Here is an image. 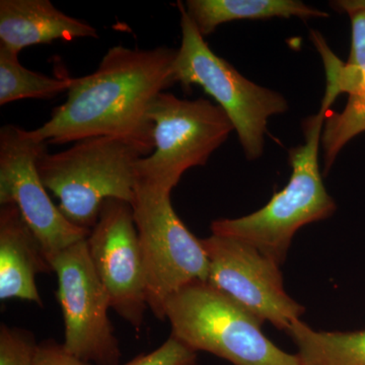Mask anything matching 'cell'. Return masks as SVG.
Instances as JSON below:
<instances>
[{"label":"cell","mask_w":365,"mask_h":365,"mask_svg":"<svg viewBox=\"0 0 365 365\" xmlns=\"http://www.w3.org/2000/svg\"><path fill=\"white\" fill-rule=\"evenodd\" d=\"M197 352L175 336L157 349L140 354L124 365H196Z\"/></svg>","instance_id":"cell-18"},{"label":"cell","mask_w":365,"mask_h":365,"mask_svg":"<svg viewBox=\"0 0 365 365\" xmlns=\"http://www.w3.org/2000/svg\"><path fill=\"white\" fill-rule=\"evenodd\" d=\"M184 6L203 37L230 21L329 16L299 0H188Z\"/></svg>","instance_id":"cell-14"},{"label":"cell","mask_w":365,"mask_h":365,"mask_svg":"<svg viewBox=\"0 0 365 365\" xmlns=\"http://www.w3.org/2000/svg\"><path fill=\"white\" fill-rule=\"evenodd\" d=\"M88 247L111 309L140 330L148 307V287L131 204L106 200L88 237Z\"/></svg>","instance_id":"cell-11"},{"label":"cell","mask_w":365,"mask_h":365,"mask_svg":"<svg viewBox=\"0 0 365 365\" xmlns=\"http://www.w3.org/2000/svg\"><path fill=\"white\" fill-rule=\"evenodd\" d=\"M341 93H348V105L365 125V71L348 67L338 78Z\"/></svg>","instance_id":"cell-19"},{"label":"cell","mask_w":365,"mask_h":365,"mask_svg":"<svg viewBox=\"0 0 365 365\" xmlns=\"http://www.w3.org/2000/svg\"><path fill=\"white\" fill-rule=\"evenodd\" d=\"M330 6L336 11L350 14L354 11H365V0H339L330 2Z\"/></svg>","instance_id":"cell-22"},{"label":"cell","mask_w":365,"mask_h":365,"mask_svg":"<svg viewBox=\"0 0 365 365\" xmlns=\"http://www.w3.org/2000/svg\"><path fill=\"white\" fill-rule=\"evenodd\" d=\"M53 268L42 246L13 204L0 208V299H21L43 307L38 274Z\"/></svg>","instance_id":"cell-12"},{"label":"cell","mask_w":365,"mask_h":365,"mask_svg":"<svg viewBox=\"0 0 365 365\" xmlns=\"http://www.w3.org/2000/svg\"><path fill=\"white\" fill-rule=\"evenodd\" d=\"M352 25L351 51L347 64L357 71H365V11L350 14Z\"/></svg>","instance_id":"cell-21"},{"label":"cell","mask_w":365,"mask_h":365,"mask_svg":"<svg viewBox=\"0 0 365 365\" xmlns=\"http://www.w3.org/2000/svg\"><path fill=\"white\" fill-rule=\"evenodd\" d=\"M74 78H52L26 68L19 54L0 45V106L24 98L49 100L71 90Z\"/></svg>","instance_id":"cell-16"},{"label":"cell","mask_w":365,"mask_h":365,"mask_svg":"<svg viewBox=\"0 0 365 365\" xmlns=\"http://www.w3.org/2000/svg\"><path fill=\"white\" fill-rule=\"evenodd\" d=\"M37 345L30 331L2 324L0 327V365H33Z\"/></svg>","instance_id":"cell-17"},{"label":"cell","mask_w":365,"mask_h":365,"mask_svg":"<svg viewBox=\"0 0 365 365\" xmlns=\"http://www.w3.org/2000/svg\"><path fill=\"white\" fill-rule=\"evenodd\" d=\"M83 38L97 39L96 28L62 13L49 0L0 1V45L16 54L31 46Z\"/></svg>","instance_id":"cell-13"},{"label":"cell","mask_w":365,"mask_h":365,"mask_svg":"<svg viewBox=\"0 0 365 365\" xmlns=\"http://www.w3.org/2000/svg\"><path fill=\"white\" fill-rule=\"evenodd\" d=\"M33 365H91L67 351L63 344L46 340L36 348Z\"/></svg>","instance_id":"cell-20"},{"label":"cell","mask_w":365,"mask_h":365,"mask_svg":"<svg viewBox=\"0 0 365 365\" xmlns=\"http://www.w3.org/2000/svg\"><path fill=\"white\" fill-rule=\"evenodd\" d=\"M48 143L16 125L0 129V204H13L52 262L91 230L72 225L48 195L38 170V160Z\"/></svg>","instance_id":"cell-8"},{"label":"cell","mask_w":365,"mask_h":365,"mask_svg":"<svg viewBox=\"0 0 365 365\" xmlns=\"http://www.w3.org/2000/svg\"><path fill=\"white\" fill-rule=\"evenodd\" d=\"M287 333L304 365H365V330L317 331L297 319Z\"/></svg>","instance_id":"cell-15"},{"label":"cell","mask_w":365,"mask_h":365,"mask_svg":"<svg viewBox=\"0 0 365 365\" xmlns=\"http://www.w3.org/2000/svg\"><path fill=\"white\" fill-rule=\"evenodd\" d=\"M181 16V46L173 66V79L185 88L201 86L225 112L250 160H258L265 148L269 118L288 111V102L277 91L256 85L227 60L210 49L178 2Z\"/></svg>","instance_id":"cell-5"},{"label":"cell","mask_w":365,"mask_h":365,"mask_svg":"<svg viewBox=\"0 0 365 365\" xmlns=\"http://www.w3.org/2000/svg\"><path fill=\"white\" fill-rule=\"evenodd\" d=\"M337 97L326 88L321 109L304 122V143L288 153L292 173L287 186L252 215L215 220L212 235L247 242L281 267L295 232L332 216L337 205L324 185L319 158L324 124Z\"/></svg>","instance_id":"cell-2"},{"label":"cell","mask_w":365,"mask_h":365,"mask_svg":"<svg viewBox=\"0 0 365 365\" xmlns=\"http://www.w3.org/2000/svg\"><path fill=\"white\" fill-rule=\"evenodd\" d=\"M150 153L119 137H90L60 153L45 151L37 165L46 189L58 198L62 215L91 230L108 199L133 202L137 162Z\"/></svg>","instance_id":"cell-3"},{"label":"cell","mask_w":365,"mask_h":365,"mask_svg":"<svg viewBox=\"0 0 365 365\" xmlns=\"http://www.w3.org/2000/svg\"><path fill=\"white\" fill-rule=\"evenodd\" d=\"M177 49L160 46L110 48L93 73L74 78L63 104L32 134L53 144L97 136L127 139L153 150L150 112L160 93L175 85Z\"/></svg>","instance_id":"cell-1"},{"label":"cell","mask_w":365,"mask_h":365,"mask_svg":"<svg viewBox=\"0 0 365 365\" xmlns=\"http://www.w3.org/2000/svg\"><path fill=\"white\" fill-rule=\"evenodd\" d=\"M52 268L58 279L67 351L91 364L119 365V340L108 317L111 304L91 260L88 239L60 253Z\"/></svg>","instance_id":"cell-9"},{"label":"cell","mask_w":365,"mask_h":365,"mask_svg":"<svg viewBox=\"0 0 365 365\" xmlns=\"http://www.w3.org/2000/svg\"><path fill=\"white\" fill-rule=\"evenodd\" d=\"M172 335L191 349L234 365H304L262 332V323L208 282L196 281L170 297L163 307Z\"/></svg>","instance_id":"cell-4"},{"label":"cell","mask_w":365,"mask_h":365,"mask_svg":"<svg viewBox=\"0 0 365 365\" xmlns=\"http://www.w3.org/2000/svg\"><path fill=\"white\" fill-rule=\"evenodd\" d=\"M209 260L207 282L262 323L287 332L306 307L287 294L280 266L247 242L212 235L201 240Z\"/></svg>","instance_id":"cell-10"},{"label":"cell","mask_w":365,"mask_h":365,"mask_svg":"<svg viewBox=\"0 0 365 365\" xmlns=\"http://www.w3.org/2000/svg\"><path fill=\"white\" fill-rule=\"evenodd\" d=\"M150 119L153 150L137 162V182L169 195L187 170L205 165L235 131L217 104L182 100L167 91L153 103Z\"/></svg>","instance_id":"cell-6"},{"label":"cell","mask_w":365,"mask_h":365,"mask_svg":"<svg viewBox=\"0 0 365 365\" xmlns=\"http://www.w3.org/2000/svg\"><path fill=\"white\" fill-rule=\"evenodd\" d=\"M145 268L148 304L165 321V302L182 287L207 282L209 260L201 240L180 220L170 195L137 182L131 204Z\"/></svg>","instance_id":"cell-7"}]
</instances>
